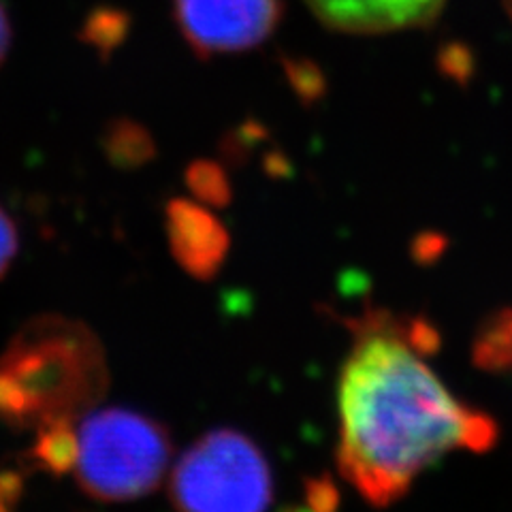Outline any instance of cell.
<instances>
[{
  "mask_svg": "<svg viewBox=\"0 0 512 512\" xmlns=\"http://www.w3.org/2000/svg\"><path fill=\"white\" fill-rule=\"evenodd\" d=\"M355 342L338 382V468L372 506H391L419 474L457 448L498 440L489 414L470 408L423 361L440 346L434 325L367 310L350 320Z\"/></svg>",
  "mask_w": 512,
  "mask_h": 512,
  "instance_id": "1",
  "label": "cell"
},
{
  "mask_svg": "<svg viewBox=\"0 0 512 512\" xmlns=\"http://www.w3.org/2000/svg\"><path fill=\"white\" fill-rule=\"evenodd\" d=\"M107 387L105 350L90 327L45 314L24 325L0 355V421L37 431L77 423Z\"/></svg>",
  "mask_w": 512,
  "mask_h": 512,
  "instance_id": "2",
  "label": "cell"
},
{
  "mask_svg": "<svg viewBox=\"0 0 512 512\" xmlns=\"http://www.w3.org/2000/svg\"><path fill=\"white\" fill-rule=\"evenodd\" d=\"M171 436L163 423L126 408H107L77 429L75 478L101 502H131L152 493L171 461Z\"/></svg>",
  "mask_w": 512,
  "mask_h": 512,
  "instance_id": "3",
  "label": "cell"
},
{
  "mask_svg": "<svg viewBox=\"0 0 512 512\" xmlns=\"http://www.w3.org/2000/svg\"><path fill=\"white\" fill-rule=\"evenodd\" d=\"M171 502L182 510L254 512L274 500L263 451L235 429L207 431L171 472Z\"/></svg>",
  "mask_w": 512,
  "mask_h": 512,
  "instance_id": "4",
  "label": "cell"
},
{
  "mask_svg": "<svg viewBox=\"0 0 512 512\" xmlns=\"http://www.w3.org/2000/svg\"><path fill=\"white\" fill-rule=\"evenodd\" d=\"M173 15L201 58L248 52L276 30L282 0H173Z\"/></svg>",
  "mask_w": 512,
  "mask_h": 512,
  "instance_id": "5",
  "label": "cell"
},
{
  "mask_svg": "<svg viewBox=\"0 0 512 512\" xmlns=\"http://www.w3.org/2000/svg\"><path fill=\"white\" fill-rule=\"evenodd\" d=\"M171 256L199 280H212L229 252V233L210 207L188 199H173L165 210Z\"/></svg>",
  "mask_w": 512,
  "mask_h": 512,
  "instance_id": "6",
  "label": "cell"
},
{
  "mask_svg": "<svg viewBox=\"0 0 512 512\" xmlns=\"http://www.w3.org/2000/svg\"><path fill=\"white\" fill-rule=\"evenodd\" d=\"M327 28L346 35H382L434 24L446 0H306Z\"/></svg>",
  "mask_w": 512,
  "mask_h": 512,
  "instance_id": "7",
  "label": "cell"
},
{
  "mask_svg": "<svg viewBox=\"0 0 512 512\" xmlns=\"http://www.w3.org/2000/svg\"><path fill=\"white\" fill-rule=\"evenodd\" d=\"M472 359L487 372L512 370V310L491 314L478 329Z\"/></svg>",
  "mask_w": 512,
  "mask_h": 512,
  "instance_id": "8",
  "label": "cell"
},
{
  "mask_svg": "<svg viewBox=\"0 0 512 512\" xmlns=\"http://www.w3.org/2000/svg\"><path fill=\"white\" fill-rule=\"evenodd\" d=\"M103 148L111 163L122 169L146 165L156 154L154 137L135 120L111 122L103 137Z\"/></svg>",
  "mask_w": 512,
  "mask_h": 512,
  "instance_id": "9",
  "label": "cell"
},
{
  "mask_svg": "<svg viewBox=\"0 0 512 512\" xmlns=\"http://www.w3.org/2000/svg\"><path fill=\"white\" fill-rule=\"evenodd\" d=\"M77 459V429L75 423H58L37 431V444L30 451L35 466L52 472L67 474Z\"/></svg>",
  "mask_w": 512,
  "mask_h": 512,
  "instance_id": "10",
  "label": "cell"
},
{
  "mask_svg": "<svg viewBox=\"0 0 512 512\" xmlns=\"http://www.w3.org/2000/svg\"><path fill=\"white\" fill-rule=\"evenodd\" d=\"M186 184L199 203L207 207H224L231 203V182L214 160H195L186 169Z\"/></svg>",
  "mask_w": 512,
  "mask_h": 512,
  "instance_id": "11",
  "label": "cell"
},
{
  "mask_svg": "<svg viewBox=\"0 0 512 512\" xmlns=\"http://www.w3.org/2000/svg\"><path fill=\"white\" fill-rule=\"evenodd\" d=\"M15 252H18V231H15L13 220L0 207V276L9 269Z\"/></svg>",
  "mask_w": 512,
  "mask_h": 512,
  "instance_id": "12",
  "label": "cell"
},
{
  "mask_svg": "<svg viewBox=\"0 0 512 512\" xmlns=\"http://www.w3.org/2000/svg\"><path fill=\"white\" fill-rule=\"evenodd\" d=\"M308 504L318 510L333 508L338 504V489L329 480H312L308 485Z\"/></svg>",
  "mask_w": 512,
  "mask_h": 512,
  "instance_id": "13",
  "label": "cell"
},
{
  "mask_svg": "<svg viewBox=\"0 0 512 512\" xmlns=\"http://www.w3.org/2000/svg\"><path fill=\"white\" fill-rule=\"evenodd\" d=\"M9 41H11V26H9L5 9L0 7V62H3V58L7 56Z\"/></svg>",
  "mask_w": 512,
  "mask_h": 512,
  "instance_id": "14",
  "label": "cell"
},
{
  "mask_svg": "<svg viewBox=\"0 0 512 512\" xmlns=\"http://www.w3.org/2000/svg\"><path fill=\"white\" fill-rule=\"evenodd\" d=\"M502 3H504V9H506L508 18H510V22H512V0H502Z\"/></svg>",
  "mask_w": 512,
  "mask_h": 512,
  "instance_id": "15",
  "label": "cell"
}]
</instances>
